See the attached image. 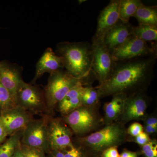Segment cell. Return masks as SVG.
I'll return each instance as SVG.
<instances>
[{"instance_id":"cell-1","label":"cell","mask_w":157,"mask_h":157,"mask_svg":"<svg viewBox=\"0 0 157 157\" xmlns=\"http://www.w3.org/2000/svg\"><path fill=\"white\" fill-rule=\"evenodd\" d=\"M156 59L155 55L118 62L109 78L96 87L100 99L145 91L153 78Z\"/></svg>"},{"instance_id":"cell-2","label":"cell","mask_w":157,"mask_h":157,"mask_svg":"<svg viewBox=\"0 0 157 157\" xmlns=\"http://www.w3.org/2000/svg\"><path fill=\"white\" fill-rule=\"evenodd\" d=\"M57 48L68 73L78 79L88 78L93 59L92 44L88 42H63L59 43Z\"/></svg>"},{"instance_id":"cell-3","label":"cell","mask_w":157,"mask_h":157,"mask_svg":"<svg viewBox=\"0 0 157 157\" xmlns=\"http://www.w3.org/2000/svg\"><path fill=\"white\" fill-rule=\"evenodd\" d=\"M125 125L118 121L103 128L90 135L78 137L75 144L78 145L88 155H101L105 150L118 147L128 140Z\"/></svg>"},{"instance_id":"cell-4","label":"cell","mask_w":157,"mask_h":157,"mask_svg":"<svg viewBox=\"0 0 157 157\" xmlns=\"http://www.w3.org/2000/svg\"><path fill=\"white\" fill-rule=\"evenodd\" d=\"M100 104L82 106L64 116L63 121L78 137L90 135L104 126L103 117L99 111Z\"/></svg>"},{"instance_id":"cell-5","label":"cell","mask_w":157,"mask_h":157,"mask_svg":"<svg viewBox=\"0 0 157 157\" xmlns=\"http://www.w3.org/2000/svg\"><path fill=\"white\" fill-rule=\"evenodd\" d=\"M82 80H85L73 77L63 69L51 74L43 90L48 112L52 111L68 92Z\"/></svg>"},{"instance_id":"cell-6","label":"cell","mask_w":157,"mask_h":157,"mask_svg":"<svg viewBox=\"0 0 157 157\" xmlns=\"http://www.w3.org/2000/svg\"><path fill=\"white\" fill-rule=\"evenodd\" d=\"M17 106L33 114L48 112L44 91L38 86L23 82L16 95Z\"/></svg>"},{"instance_id":"cell-7","label":"cell","mask_w":157,"mask_h":157,"mask_svg":"<svg viewBox=\"0 0 157 157\" xmlns=\"http://www.w3.org/2000/svg\"><path fill=\"white\" fill-rule=\"evenodd\" d=\"M49 117L33 120L23 130L21 144L30 147L41 149L46 152L49 149L48 137Z\"/></svg>"},{"instance_id":"cell-8","label":"cell","mask_w":157,"mask_h":157,"mask_svg":"<svg viewBox=\"0 0 157 157\" xmlns=\"http://www.w3.org/2000/svg\"><path fill=\"white\" fill-rule=\"evenodd\" d=\"M93 59L91 74L99 82V85L109 78L113 71L116 62L113 60L110 51L103 41L92 42Z\"/></svg>"},{"instance_id":"cell-9","label":"cell","mask_w":157,"mask_h":157,"mask_svg":"<svg viewBox=\"0 0 157 157\" xmlns=\"http://www.w3.org/2000/svg\"><path fill=\"white\" fill-rule=\"evenodd\" d=\"M110 52L116 63L156 55L154 47H150L147 42L133 36L122 45Z\"/></svg>"},{"instance_id":"cell-10","label":"cell","mask_w":157,"mask_h":157,"mask_svg":"<svg viewBox=\"0 0 157 157\" xmlns=\"http://www.w3.org/2000/svg\"><path fill=\"white\" fill-rule=\"evenodd\" d=\"M145 91L138 92L128 96L123 112L117 121L125 125L132 121H143L147 114V110L150 101L149 97Z\"/></svg>"},{"instance_id":"cell-11","label":"cell","mask_w":157,"mask_h":157,"mask_svg":"<svg viewBox=\"0 0 157 157\" xmlns=\"http://www.w3.org/2000/svg\"><path fill=\"white\" fill-rule=\"evenodd\" d=\"M73 134L63 120L49 119L48 137L50 150L62 151L72 145Z\"/></svg>"},{"instance_id":"cell-12","label":"cell","mask_w":157,"mask_h":157,"mask_svg":"<svg viewBox=\"0 0 157 157\" xmlns=\"http://www.w3.org/2000/svg\"><path fill=\"white\" fill-rule=\"evenodd\" d=\"M121 0H111L100 12L92 42L102 41L105 35L119 21Z\"/></svg>"},{"instance_id":"cell-13","label":"cell","mask_w":157,"mask_h":157,"mask_svg":"<svg viewBox=\"0 0 157 157\" xmlns=\"http://www.w3.org/2000/svg\"><path fill=\"white\" fill-rule=\"evenodd\" d=\"M33 119L32 113L18 106L0 114V122L8 136L23 131Z\"/></svg>"},{"instance_id":"cell-14","label":"cell","mask_w":157,"mask_h":157,"mask_svg":"<svg viewBox=\"0 0 157 157\" xmlns=\"http://www.w3.org/2000/svg\"><path fill=\"white\" fill-rule=\"evenodd\" d=\"M23 81L18 68L7 62H0V82L16 102L17 91Z\"/></svg>"},{"instance_id":"cell-15","label":"cell","mask_w":157,"mask_h":157,"mask_svg":"<svg viewBox=\"0 0 157 157\" xmlns=\"http://www.w3.org/2000/svg\"><path fill=\"white\" fill-rule=\"evenodd\" d=\"M64 69L63 60L62 57L57 55L51 48H47L37 63L36 73L32 83H35L45 73L51 74Z\"/></svg>"},{"instance_id":"cell-16","label":"cell","mask_w":157,"mask_h":157,"mask_svg":"<svg viewBox=\"0 0 157 157\" xmlns=\"http://www.w3.org/2000/svg\"><path fill=\"white\" fill-rule=\"evenodd\" d=\"M134 26L129 22L121 21L110 30L103 38V43L109 51L122 45L132 36Z\"/></svg>"},{"instance_id":"cell-17","label":"cell","mask_w":157,"mask_h":157,"mask_svg":"<svg viewBox=\"0 0 157 157\" xmlns=\"http://www.w3.org/2000/svg\"><path fill=\"white\" fill-rule=\"evenodd\" d=\"M85 82V80L78 82L58 104L59 111L63 116L82 106V96L86 89L83 86Z\"/></svg>"},{"instance_id":"cell-18","label":"cell","mask_w":157,"mask_h":157,"mask_svg":"<svg viewBox=\"0 0 157 157\" xmlns=\"http://www.w3.org/2000/svg\"><path fill=\"white\" fill-rule=\"evenodd\" d=\"M112 96L111 101L105 103L104 105V125L117 121L123 112L125 101L128 97L124 94H116Z\"/></svg>"},{"instance_id":"cell-19","label":"cell","mask_w":157,"mask_h":157,"mask_svg":"<svg viewBox=\"0 0 157 157\" xmlns=\"http://www.w3.org/2000/svg\"><path fill=\"white\" fill-rule=\"evenodd\" d=\"M133 17L137 19L139 24L157 26V6H147L143 4L138 8Z\"/></svg>"},{"instance_id":"cell-20","label":"cell","mask_w":157,"mask_h":157,"mask_svg":"<svg viewBox=\"0 0 157 157\" xmlns=\"http://www.w3.org/2000/svg\"><path fill=\"white\" fill-rule=\"evenodd\" d=\"M22 131L10 136L0 145V157H13L21 145Z\"/></svg>"},{"instance_id":"cell-21","label":"cell","mask_w":157,"mask_h":157,"mask_svg":"<svg viewBox=\"0 0 157 157\" xmlns=\"http://www.w3.org/2000/svg\"><path fill=\"white\" fill-rule=\"evenodd\" d=\"M143 5L140 0H121L119 7V19L122 22H129L137 9Z\"/></svg>"},{"instance_id":"cell-22","label":"cell","mask_w":157,"mask_h":157,"mask_svg":"<svg viewBox=\"0 0 157 157\" xmlns=\"http://www.w3.org/2000/svg\"><path fill=\"white\" fill-rule=\"evenodd\" d=\"M132 36L147 42L156 41L157 26L139 24L137 26L133 28Z\"/></svg>"},{"instance_id":"cell-23","label":"cell","mask_w":157,"mask_h":157,"mask_svg":"<svg viewBox=\"0 0 157 157\" xmlns=\"http://www.w3.org/2000/svg\"><path fill=\"white\" fill-rule=\"evenodd\" d=\"M17 106V103L11 94L0 82V114Z\"/></svg>"},{"instance_id":"cell-24","label":"cell","mask_w":157,"mask_h":157,"mask_svg":"<svg viewBox=\"0 0 157 157\" xmlns=\"http://www.w3.org/2000/svg\"><path fill=\"white\" fill-rule=\"evenodd\" d=\"M100 98L98 90L91 85L86 86L82 96V106H94L100 104Z\"/></svg>"},{"instance_id":"cell-25","label":"cell","mask_w":157,"mask_h":157,"mask_svg":"<svg viewBox=\"0 0 157 157\" xmlns=\"http://www.w3.org/2000/svg\"><path fill=\"white\" fill-rule=\"evenodd\" d=\"M62 151L65 157H90L80 147L73 143Z\"/></svg>"},{"instance_id":"cell-26","label":"cell","mask_w":157,"mask_h":157,"mask_svg":"<svg viewBox=\"0 0 157 157\" xmlns=\"http://www.w3.org/2000/svg\"><path fill=\"white\" fill-rule=\"evenodd\" d=\"M142 153L145 157H157V140L151 139L150 140L141 147Z\"/></svg>"},{"instance_id":"cell-27","label":"cell","mask_w":157,"mask_h":157,"mask_svg":"<svg viewBox=\"0 0 157 157\" xmlns=\"http://www.w3.org/2000/svg\"><path fill=\"white\" fill-rule=\"evenodd\" d=\"M21 150L24 157H46L45 152L41 149L30 147L21 144Z\"/></svg>"},{"instance_id":"cell-28","label":"cell","mask_w":157,"mask_h":157,"mask_svg":"<svg viewBox=\"0 0 157 157\" xmlns=\"http://www.w3.org/2000/svg\"><path fill=\"white\" fill-rule=\"evenodd\" d=\"M129 138H131V140H129V141H132V142H135L140 147L143 146L144 144L148 143L151 139L149 135H147L144 131L136 136V137H129Z\"/></svg>"},{"instance_id":"cell-29","label":"cell","mask_w":157,"mask_h":157,"mask_svg":"<svg viewBox=\"0 0 157 157\" xmlns=\"http://www.w3.org/2000/svg\"><path fill=\"white\" fill-rule=\"evenodd\" d=\"M143 126L139 123H133L127 128V134L131 137H135L143 132Z\"/></svg>"},{"instance_id":"cell-30","label":"cell","mask_w":157,"mask_h":157,"mask_svg":"<svg viewBox=\"0 0 157 157\" xmlns=\"http://www.w3.org/2000/svg\"><path fill=\"white\" fill-rule=\"evenodd\" d=\"M117 147H112L105 150L101 153V157H120Z\"/></svg>"},{"instance_id":"cell-31","label":"cell","mask_w":157,"mask_h":157,"mask_svg":"<svg viewBox=\"0 0 157 157\" xmlns=\"http://www.w3.org/2000/svg\"><path fill=\"white\" fill-rule=\"evenodd\" d=\"M144 125H150L157 127V117L156 113L147 114L143 120Z\"/></svg>"},{"instance_id":"cell-32","label":"cell","mask_w":157,"mask_h":157,"mask_svg":"<svg viewBox=\"0 0 157 157\" xmlns=\"http://www.w3.org/2000/svg\"><path fill=\"white\" fill-rule=\"evenodd\" d=\"M120 157H139V153L131 151L125 149L120 155Z\"/></svg>"},{"instance_id":"cell-33","label":"cell","mask_w":157,"mask_h":157,"mask_svg":"<svg viewBox=\"0 0 157 157\" xmlns=\"http://www.w3.org/2000/svg\"><path fill=\"white\" fill-rule=\"evenodd\" d=\"M144 132L149 135H154L157 132V127L150 125H143Z\"/></svg>"},{"instance_id":"cell-34","label":"cell","mask_w":157,"mask_h":157,"mask_svg":"<svg viewBox=\"0 0 157 157\" xmlns=\"http://www.w3.org/2000/svg\"><path fill=\"white\" fill-rule=\"evenodd\" d=\"M8 134L2 124L0 122V145L6 140Z\"/></svg>"},{"instance_id":"cell-35","label":"cell","mask_w":157,"mask_h":157,"mask_svg":"<svg viewBox=\"0 0 157 157\" xmlns=\"http://www.w3.org/2000/svg\"><path fill=\"white\" fill-rule=\"evenodd\" d=\"M48 157H65L62 151L50 150Z\"/></svg>"},{"instance_id":"cell-36","label":"cell","mask_w":157,"mask_h":157,"mask_svg":"<svg viewBox=\"0 0 157 157\" xmlns=\"http://www.w3.org/2000/svg\"><path fill=\"white\" fill-rule=\"evenodd\" d=\"M13 157H24L23 155L21 150V146L17 150V151H16L15 153L14 154Z\"/></svg>"},{"instance_id":"cell-37","label":"cell","mask_w":157,"mask_h":157,"mask_svg":"<svg viewBox=\"0 0 157 157\" xmlns=\"http://www.w3.org/2000/svg\"><path fill=\"white\" fill-rule=\"evenodd\" d=\"M86 1H78V2H79V4H82V3L84 2H85Z\"/></svg>"}]
</instances>
